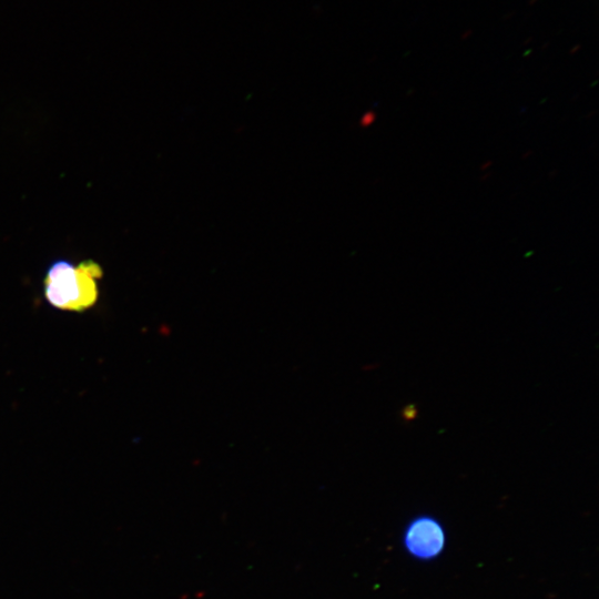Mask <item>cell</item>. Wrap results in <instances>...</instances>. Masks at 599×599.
Listing matches in <instances>:
<instances>
[{
	"label": "cell",
	"instance_id": "cell-3",
	"mask_svg": "<svg viewBox=\"0 0 599 599\" xmlns=\"http://www.w3.org/2000/svg\"><path fill=\"white\" fill-rule=\"evenodd\" d=\"M375 120V114L373 112H367L365 113V115L363 116L362 119V125H369L374 122Z\"/></svg>",
	"mask_w": 599,
	"mask_h": 599
},
{
	"label": "cell",
	"instance_id": "cell-7",
	"mask_svg": "<svg viewBox=\"0 0 599 599\" xmlns=\"http://www.w3.org/2000/svg\"><path fill=\"white\" fill-rule=\"evenodd\" d=\"M537 1H538V0H529V1H528V4H529V6H534Z\"/></svg>",
	"mask_w": 599,
	"mask_h": 599
},
{
	"label": "cell",
	"instance_id": "cell-1",
	"mask_svg": "<svg viewBox=\"0 0 599 599\" xmlns=\"http://www.w3.org/2000/svg\"><path fill=\"white\" fill-rule=\"evenodd\" d=\"M102 268L94 261L73 264L68 260L52 262L43 280V293L50 305L63 309L82 312L92 307L99 296L98 282Z\"/></svg>",
	"mask_w": 599,
	"mask_h": 599
},
{
	"label": "cell",
	"instance_id": "cell-4",
	"mask_svg": "<svg viewBox=\"0 0 599 599\" xmlns=\"http://www.w3.org/2000/svg\"><path fill=\"white\" fill-rule=\"evenodd\" d=\"M473 33V31L469 29V30H466L463 34H461V39L465 40L467 39L470 34Z\"/></svg>",
	"mask_w": 599,
	"mask_h": 599
},
{
	"label": "cell",
	"instance_id": "cell-2",
	"mask_svg": "<svg viewBox=\"0 0 599 599\" xmlns=\"http://www.w3.org/2000/svg\"><path fill=\"white\" fill-rule=\"evenodd\" d=\"M404 544L414 557L432 559L441 552L445 546V532L437 519L420 516L407 526Z\"/></svg>",
	"mask_w": 599,
	"mask_h": 599
},
{
	"label": "cell",
	"instance_id": "cell-6",
	"mask_svg": "<svg viewBox=\"0 0 599 599\" xmlns=\"http://www.w3.org/2000/svg\"><path fill=\"white\" fill-rule=\"evenodd\" d=\"M514 13H515V12H508V14L505 16L502 19L506 20V19H508V18H511V17L514 16Z\"/></svg>",
	"mask_w": 599,
	"mask_h": 599
},
{
	"label": "cell",
	"instance_id": "cell-5",
	"mask_svg": "<svg viewBox=\"0 0 599 599\" xmlns=\"http://www.w3.org/2000/svg\"><path fill=\"white\" fill-rule=\"evenodd\" d=\"M581 48L580 44H576L571 50L570 53H576Z\"/></svg>",
	"mask_w": 599,
	"mask_h": 599
}]
</instances>
